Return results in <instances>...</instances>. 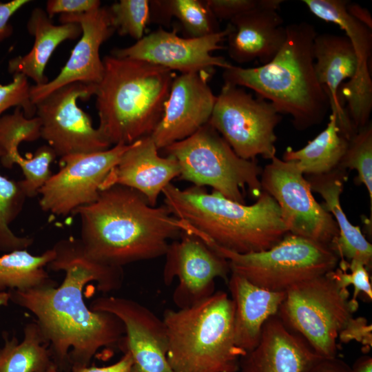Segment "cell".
<instances>
[{
  "instance_id": "obj_1",
  "label": "cell",
  "mask_w": 372,
  "mask_h": 372,
  "mask_svg": "<svg viewBox=\"0 0 372 372\" xmlns=\"http://www.w3.org/2000/svg\"><path fill=\"white\" fill-rule=\"evenodd\" d=\"M52 249L55 256L47 267L65 271L59 286L47 285L7 293L10 300L36 316L57 369L68 372L69 369L71 372L88 366L103 347L121 349L125 336L123 322L110 312L92 310L84 301L83 291L92 281L104 293L118 290L124 274L123 268L103 265L86 258L79 238L62 239Z\"/></svg>"
},
{
  "instance_id": "obj_2",
  "label": "cell",
  "mask_w": 372,
  "mask_h": 372,
  "mask_svg": "<svg viewBox=\"0 0 372 372\" xmlns=\"http://www.w3.org/2000/svg\"><path fill=\"white\" fill-rule=\"evenodd\" d=\"M73 214L80 218L83 254L116 268L165 256L169 240L189 227L165 205L152 207L141 193L120 185L102 189L94 202Z\"/></svg>"
},
{
  "instance_id": "obj_3",
  "label": "cell",
  "mask_w": 372,
  "mask_h": 372,
  "mask_svg": "<svg viewBox=\"0 0 372 372\" xmlns=\"http://www.w3.org/2000/svg\"><path fill=\"white\" fill-rule=\"evenodd\" d=\"M162 194L171 214L190 225L189 234L235 253L267 250L289 233L277 203L265 191L250 205L195 185L181 189L169 183Z\"/></svg>"
},
{
  "instance_id": "obj_4",
  "label": "cell",
  "mask_w": 372,
  "mask_h": 372,
  "mask_svg": "<svg viewBox=\"0 0 372 372\" xmlns=\"http://www.w3.org/2000/svg\"><path fill=\"white\" fill-rule=\"evenodd\" d=\"M286 40L267 63L254 68L231 65L223 69L224 83L245 87L271 102L280 114H287L299 131L322 122L329 110L328 97L319 83L312 55L314 26L307 22L286 25Z\"/></svg>"
},
{
  "instance_id": "obj_5",
  "label": "cell",
  "mask_w": 372,
  "mask_h": 372,
  "mask_svg": "<svg viewBox=\"0 0 372 372\" xmlns=\"http://www.w3.org/2000/svg\"><path fill=\"white\" fill-rule=\"evenodd\" d=\"M103 62V76L94 94L98 129L112 146L151 136L163 115L176 72L112 55Z\"/></svg>"
},
{
  "instance_id": "obj_6",
  "label": "cell",
  "mask_w": 372,
  "mask_h": 372,
  "mask_svg": "<svg viewBox=\"0 0 372 372\" xmlns=\"http://www.w3.org/2000/svg\"><path fill=\"white\" fill-rule=\"evenodd\" d=\"M234 305L223 291L187 308L166 309L167 360L172 372H237L247 353L236 344Z\"/></svg>"
},
{
  "instance_id": "obj_7",
  "label": "cell",
  "mask_w": 372,
  "mask_h": 372,
  "mask_svg": "<svg viewBox=\"0 0 372 372\" xmlns=\"http://www.w3.org/2000/svg\"><path fill=\"white\" fill-rule=\"evenodd\" d=\"M176 159L181 180L198 187L209 186L213 192L245 204L242 193L247 188L257 199L262 189V169L254 160L239 157L222 136L208 123L192 136L163 149Z\"/></svg>"
},
{
  "instance_id": "obj_8",
  "label": "cell",
  "mask_w": 372,
  "mask_h": 372,
  "mask_svg": "<svg viewBox=\"0 0 372 372\" xmlns=\"http://www.w3.org/2000/svg\"><path fill=\"white\" fill-rule=\"evenodd\" d=\"M205 243L228 261L231 273L273 291L286 292L298 283L326 274L340 260L330 247L290 233L267 250L245 254Z\"/></svg>"
},
{
  "instance_id": "obj_9",
  "label": "cell",
  "mask_w": 372,
  "mask_h": 372,
  "mask_svg": "<svg viewBox=\"0 0 372 372\" xmlns=\"http://www.w3.org/2000/svg\"><path fill=\"white\" fill-rule=\"evenodd\" d=\"M349 298L327 273L289 288L278 316L318 355L336 357L338 335L355 312Z\"/></svg>"
},
{
  "instance_id": "obj_10",
  "label": "cell",
  "mask_w": 372,
  "mask_h": 372,
  "mask_svg": "<svg viewBox=\"0 0 372 372\" xmlns=\"http://www.w3.org/2000/svg\"><path fill=\"white\" fill-rule=\"evenodd\" d=\"M281 114L269 101L224 83L209 120L234 152L245 160L276 156L275 129Z\"/></svg>"
},
{
  "instance_id": "obj_11",
  "label": "cell",
  "mask_w": 372,
  "mask_h": 372,
  "mask_svg": "<svg viewBox=\"0 0 372 372\" xmlns=\"http://www.w3.org/2000/svg\"><path fill=\"white\" fill-rule=\"evenodd\" d=\"M260 183L277 203L289 233L331 248L339 234L336 223L316 201L295 162L274 156L262 169Z\"/></svg>"
},
{
  "instance_id": "obj_12",
  "label": "cell",
  "mask_w": 372,
  "mask_h": 372,
  "mask_svg": "<svg viewBox=\"0 0 372 372\" xmlns=\"http://www.w3.org/2000/svg\"><path fill=\"white\" fill-rule=\"evenodd\" d=\"M96 85L75 82L61 87L35 104L41 123V138L61 158L112 147L90 116L77 105L95 94Z\"/></svg>"
},
{
  "instance_id": "obj_13",
  "label": "cell",
  "mask_w": 372,
  "mask_h": 372,
  "mask_svg": "<svg viewBox=\"0 0 372 372\" xmlns=\"http://www.w3.org/2000/svg\"><path fill=\"white\" fill-rule=\"evenodd\" d=\"M130 145L118 144L104 151L60 158V170L39 191L41 209L65 216L94 202L109 173Z\"/></svg>"
},
{
  "instance_id": "obj_14",
  "label": "cell",
  "mask_w": 372,
  "mask_h": 372,
  "mask_svg": "<svg viewBox=\"0 0 372 372\" xmlns=\"http://www.w3.org/2000/svg\"><path fill=\"white\" fill-rule=\"evenodd\" d=\"M163 279L171 285L176 278L178 284L172 299L178 309L193 306L215 292V279L227 282L231 273L228 261L196 235L183 231L169 242Z\"/></svg>"
},
{
  "instance_id": "obj_15",
  "label": "cell",
  "mask_w": 372,
  "mask_h": 372,
  "mask_svg": "<svg viewBox=\"0 0 372 372\" xmlns=\"http://www.w3.org/2000/svg\"><path fill=\"white\" fill-rule=\"evenodd\" d=\"M230 30L228 23L218 32L192 38L178 36L175 29L167 31L159 28L130 46L114 49L111 55L147 61L180 74L214 72L215 68L225 69L231 65L224 57L212 54L225 48L222 43Z\"/></svg>"
},
{
  "instance_id": "obj_16",
  "label": "cell",
  "mask_w": 372,
  "mask_h": 372,
  "mask_svg": "<svg viewBox=\"0 0 372 372\" xmlns=\"http://www.w3.org/2000/svg\"><path fill=\"white\" fill-rule=\"evenodd\" d=\"M313 14L327 22L338 25L350 40L358 59L355 76L343 83L340 89V99L347 106L345 110L358 130L369 123L372 110V79L369 61L372 54V32L364 23L346 10L345 0H304Z\"/></svg>"
},
{
  "instance_id": "obj_17",
  "label": "cell",
  "mask_w": 372,
  "mask_h": 372,
  "mask_svg": "<svg viewBox=\"0 0 372 372\" xmlns=\"http://www.w3.org/2000/svg\"><path fill=\"white\" fill-rule=\"evenodd\" d=\"M118 316L125 329L121 350L132 358L131 372H172L167 360L168 339L163 319L142 304L126 298L101 296L89 307Z\"/></svg>"
},
{
  "instance_id": "obj_18",
  "label": "cell",
  "mask_w": 372,
  "mask_h": 372,
  "mask_svg": "<svg viewBox=\"0 0 372 372\" xmlns=\"http://www.w3.org/2000/svg\"><path fill=\"white\" fill-rule=\"evenodd\" d=\"M213 73L176 76L163 115L150 136L158 149L187 138L209 122L216 101L209 85Z\"/></svg>"
},
{
  "instance_id": "obj_19",
  "label": "cell",
  "mask_w": 372,
  "mask_h": 372,
  "mask_svg": "<svg viewBox=\"0 0 372 372\" xmlns=\"http://www.w3.org/2000/svg\"><path fill=\"white\" fill-rule=\"evenodd\" d=\"M59 21L61 23L79 24L82 30L81 39L65 65L53 80L41 85L30 86V99L34 105L61 87L75 82L96 85L103 76L104 65L99 50L115 32L107 8L101 6L88 12L61 14Z\"/></svg>"
},
{
  "instance_id": "obj_20",
  "label": "cell",
  "mask_w": 372,
  "mask_h": 372,
  "mask_svg": "<svg viewBox=\"0 0 372 372\" xmlns=\"http://www.w3.org/2000/svg\"><path fill=\"white\" fill-rule=\"evenodd\" d=\"M282 0H261L255 8L245 12L229 24L227 36L229 57L238 63L258 61L269 63L287 38L286 25L278 13Z\"/></svg>"
},
{
  "instance_id": "obj_21",
  "label": "cell",
  "mask_w": 372,
  "mask_h": 372,
  "mask_svg": "<svg viewBox=\"0 0 372 372\" xmlns=\"http://www.w3.org/2000/svg\"><path fill=\"white\" fill-rule=\"evenodd\" d=\"M179 175L176 159L160 156L148 136L130 145L109 173L102 189L114 185L126 186L141 193L149 205L156 207L164 188Z\"/></svg>"
},
{
  "instance_id": "obj_22",
  "label": "cell",
  "mask_w": 372,
  "mask_h": 372,
  "mask_svg": "<svg viewBox=\"0 0 372 372\" xmlns=\"http://www.w3.org/2000/svg\"><path fill=\"white\" fill-rule=\"evenodd\" d=\"M319 358L307 342L288 328L277 314L264 324L257 346L240 358L239 371L302 372Z\"/></svg>"
},
{
  "instance_id": "obj_23",
  "label": "cell",
  "mask_w": 372,
  "mask_h": 372,
  "mask_svg": "<svg viewBox=\"0 0 372 372\" xmlns=\"http://www.w3.org/2000/svg\"><path fill=\"white\" fill-rule=\"evenodd\" d=\"M312 55L318 81L325 92L331 113L336 117L342 134L348 140L356 132L342 104L340 89L346 80L351 79L358 68L354 48L344 34H316Z\"/></svg>"
},
{
  "instance_id": "obj_24",
  "label": "cell",
  "mask_w": 372,
  "mask_h": 372,
  "mask_svg": "<svg viewBox=\"0 0 372 372\" xmlns=\"http://www.w3.org/2000/svg\"><path fill=\"white\" fill-rule=\"evenodd\" d=\"M227 285L234 305L235 342L248 352L258 344L265 322L278 314L286 292L259 287L234 273H230Z\"/></svg>"
},
{
  "instance_id": "obj_25",
  "label": "cell",
  "mask_w": 372,
  "mask_h": 372,
  "mask_svg": "<svg viewBox=\"0 0 372 372\" xmlns=\"http://www.w3.org/2000/svg\"><path fill=\"white\" fill-rule=\"evenodd\" d=\"M348 179L347 170L337 167L327 174L308 176L312 191L324 200L322 207L329 212L338 228L339 234L331 245L340 260H357L369 271L372 264V245L347 217L340 204V195Z\"/></svg>"
},
{
  "instance_id": "obj_26",
  "label": "cell",
  "mask_w": 372,
  "mask_h": 372,
  "mask_svg": "<svg viewBox=\"0 0 372 372\" xmlns=\"http://www.w3.org/2000/svg\"><path fill=\"white\" fill-rule=\"evenodd\" d=\"M27 28L34 38L32 48L25 55L10 59L8 71L13 74H23L31 78L36 85H41L49 81L44 70L55 49L68 39L78 38L82 30L76 23L54 24L46 12L40 8L32 10Z\"/></svg>"
},
{
  "instance_id": "obj_27",
  "label": "cell",
  "mask_w": 372,
  "mask_h": 372,
  "mask_svg": "<svg viewBox=\"0 0 372 372\" xmlns=\"http://www.w3.org/2000/svg\"><path fill=\"white\" fill-rule=\"evenodd\" d=\"M348 141L340 132L335 116L331 114L323 131L300 149L288 147L282 160L295 162L303 174H327L338 167Z\"/></svg>"
},
{
  "instance_id": "obj_28",
  "label": "cell",
  "mask_w": 372,
  "mask_h": 372,
  "mask_svg": "<svg viewBox=\"0 0 372 372\" xmlns=\"http://www.w3.org/2000/svg\"><path fill=\"white\" fill-rule=\"evenodd\" d=\"M49 344L35 322L27 323L23 340L6 338L0 349V372H47L54 364Z\"/></svg>"
},
{
  "instance_id": "obj_29",
  "label": "cell",
  "mask_w": 372,
  "mask_h": 372,
  "mask_svg": "<svg viewBox=\"0 0 372 372\" xmlns=\"http://www.w3.org/2000/svg\"><path fill=\"white\" fill-rule=\"evenodd\" d=\"M54 256L52 248L39 256L31 254L27 249H20L0 256V293L6 289L25 291L56 285L45 269Z\"/></svg>"
},
{
  "instance_id": "obj_30",
  "label": "cell",
  "mask_w": 372,
  "mask_h": 372,
  "mask_svg": "<svg viewBox=\"0 0 372 372\" xmlns=\"http://www.w3.org/2000/svg\"><path fill=\"white\" fill-rule=\"evenodd\" d=\"M150 1V21L168 23L176 19L187 37L198 38L220 32L218 21L204 0H155Z\"/></svg>"
},
{
  "instance_id": "obj_31",
  "label": "cell",
  "mask_w": 372,
  "mask_h": 372,
  "mask_svg": "<svg viewBox=\"0 0 372 372\" xmlns=\"http://www.w3.org/2000/svg\"><path fill=\"white\" fill-rule=\"evenodd\" d=\"M3 155L0 147V159ZM26 198L18 181L0 173V251L3 253L27 249L34 242L32 238L19 236L10 227L22 211Z\"/></svg>"
},
{
  "instance_id": "obj_32",
  "label": "cell",
  "mask_w": 372,
  "mask_h": 372,
  "mask_svg": "<svg viewBox=\"0 0 372 372\" xmlns=\"http://www.w3.org/2000/svg\"><path fill=\"white\" fill-rule=\"evenodd\" d=\"M41 126L39 117H25L20 107H16L12 114L0 117V147L4 152L0 163L4 167H12L21 143L33 142L41 138Z\"/></svg>"
},
{
  "instance_id": "obj_33",
  "label": "cell",
  "mask_w": 372,
  "mask_h": 372,
  "mask_svg": "<svg viewBox=\"0 0 372 372\" xmlns=\"http://www.w3.org/2000/svg\"><path fill=\"white\" fill-rule=\"evenodd\" d=\"M338 167L355 169L358 176L357 185L366 186L370 198V209H372V125L369 122L360 127L348 141L347 149Z\"/></svg>"
},
{
  "instance_id": "obj_34",
  "label": "cell",
  "mask_w": 372,
  "mask_h": 372,
  "mask_svg": "<svg viewBox=\"0 0 372 372\" xmlns=\"http://www.w3.org/2000/svg\"><path fill=\"white\" fill-rule=\"evenodd\" d=\"M110 22L121 36H130L137 41L144 37L150 21V1L148 0H120L107 8Z\"/></svg>"
},
{
  "instance_id": "obj_35",
  "label": "cell",
  "mask_w": 372,
  "mask_h": 372,
  "mask_svg": "<svg viewBox=\"0 0 372 372\" xmlns=\"http://www.w3.org/2000/svg\"><path fill=\"white\" fill-rule=\"evenodd\" d=\"M57 157L55 152L48 145L40 146L33 155L24 158L18 154L13 159L21 169L24 178L19 180V186L26 198H33L39 194L52 174L50 164Z\"/></svg>"
},
{
  "instance_id": "obj_36",
  "label": "cell",
  "mask_w": 372,
  "mask_h": 372,
  "mask_svg": "<svg viewBox=\"0 0 372 372\" xmlns=\"http://www.w3.org/2000/svg\"><path fill=\"white\" fill-rule=\"evenodd\" d=\"M347 270H342L337 267L334 270L329 272L330 276L334 280L340 289L348 290V287L352 285L354 287V292L349 302L353 311L355 312L359 307L357 298L360 292L364 293L368 298L372 299V287L369 278L368 269L360 262L351 260L348 263Z\"/></svg>"
},
{
  "instance_id": "obj_37",
  "label": "cell",
  "mask_w": 372,
  "mask_h": 372,
  "mask_svg": "<svg viewBox=\"0 0 372 372\" xmlns=\"http://www.w3.org/2000/svg\"><path fill=\"white\" fill-rule=\"evenodd\" d=\"M30 90L28 77L21 74H14L10 83L0 85V117L10 107H20L25 117L32 118L36 107L31 101Z\"/></svg>"
},
{
  "instance_id": "obj_38",
  "label": "cell",
  "mask_w": 372,
  "mask_h": 372,
  "mask_svg": "<svg viewBox=\"0 0 372 372\" xmlns=\"http://www.w3.org/2000/svg\"><path fill=\"white\" fill-rule=\"evenodd\" d=\"M218 21H229L257 7L261 0H204Z\"/></svg>"
},
{
  "instance_id": "obj_39",
  "label": "cell",
  "mask_w": 372,
  "mask_h": 372,
  "mask_svg": "<svg viewBox=\"0 0 372 372\" xmlns=\"http://www.w3.org/2000/svg\"><path fill=\"white\" fill-rule=\"evenodd\" d=\"M101 7L99 0H49L46 13L50 18L56 14H73L88 12Z\"/></svg>"
},
{
  "instance_id": "obj_40",
  "label": "cell",
  "mask_w": 372,
  "mask_h": 372,
  "mask_svg": "<svg viewBox=\"0 0 372 372\" xmlns=\"http://www.w3.org/2000/svg\"><path fill=\"white\" fill-rule=\"evenodd\" d=\"M371 335V325L367 324L366 320L364 318L353 317L340 333L338 338L340 342L345 343L355 340L369 349L372 346Z\"/></svg>"
},
{
  "instance_id": "obj_41",
  "label": "cell",
  "mask_w": 372,
  "mask_h": 372,
  "mask_svg": "<svg viewBox=\"0 0 372 372\" xmlns=\"http://www.w3.org/2000/svg\"><path fill=\"white\" fill-rule=\"evenodd\" d=\"M30 2L29 0L0 2V41L8 37L12 32V27L9 23L11 17Z\"/></svg>"
},
{
  "instance_id": "obj_42",
  "label": "cell",
  "mask_w": 372,
  "mask_h": 372,
  "mask_svg": "<svg viewBox=\"0 0 372 372\" xmlns=\"http://www.w3.org/2000/svg\"><path fill=\"white\" fill-rule=\"evenodd\" d=\"M302 372H352L343 360L333 358H319L307 366Z\"/></svg>"
},
{
  "instance_id": "obj_43",
  "label": "cell",
  "mask_w": 372,
  "mask_h": 372,
  "mask_svg": "<svg viewBox=\"0 0 372 372\" xmlns=\"http://www.w3.org/2000/svg\"><path fill=\"white\" fill-rule=\"evenodd\" d=\"M132 358L129 352H124L123 356L116 363L106 366H86L71 372H131Z\"/></svg>"
},
{
  "instance_id": "obj_44",
  "label": "cell",
  "mask_w": 372,
  "mask_h": 372,
  "mask_svg": "<svg viewBox=\"0 0 372 372\" xmlns=\"http://www.w3.org/2000/svg\"><path fill=\"white\" fill-rule=\"evenodd\" d=\"M348 13L372 30V19L369 10L354 3H348L346 6Z\"/></svg>"
},
{
  "instance_id": "obj_45",
  "label": "cell",
  "mask_w": 372,
  "mask_h": 372,
  "mask_svg": "<svg viewBox=\"0 0 372 372\" xmlns=\"http://www.w3.org/2000/svg\"><path fill=\"white\" fill-rule=\"evenodd\" d=\"M351 368L352 372H372V358L369 355L361 356Z\"/></svg>"
},
{
  "instance_id": "obj_46",
  "label": "cell",
  "mask_w": 372,
  "mask_h": 372,
  "mask_svg": "<svg viewBox=\"0 0 372 372\" xmlns=\"http://www.w3.org/2000/svg\"><path fill=\"white\" fill-rule=\"evenodd\" d=\"M47 372H62V371H59L56 366H55V364H54L48 369Z\"/></svg>"
}]
</instances>
